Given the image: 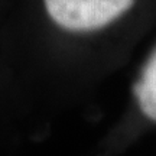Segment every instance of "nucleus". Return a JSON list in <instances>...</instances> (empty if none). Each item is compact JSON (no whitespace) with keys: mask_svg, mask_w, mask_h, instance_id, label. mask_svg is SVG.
Listing matches in <instances>:
<instances>
[{"mask_svg":"<svg viewBox=\"0 0 156 156\" xmlns=\"http://www.w3.org/2000/svg\"><path fill=\"white\" fill-rule=\"evenodd\" d=\"M133 94L142 114L156 123V51L142 69L133 87Z\"/></svg>","mask_w":156,"mask_h":156,"instance_id":"nucleus-2","label":"nucleus"},{"mask_svg":"<svg viewBox=\"0 0 156 156\" xmlns=\"http://www.w3.org/2000/svg\"><path fill=\"white\" fill-rule=\"evenodd\" d=\"M134 0H44L51 20L68 32H93L116 22Z\"/></svg>","mask_w":156,"mask_h":156,"instance_id":"nucleus-1","label":"nucleus"}]
</instances>
